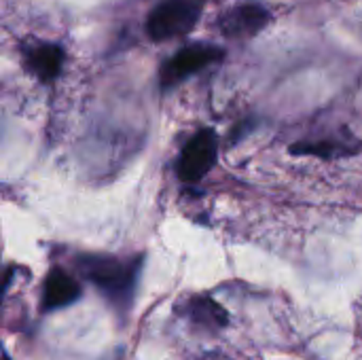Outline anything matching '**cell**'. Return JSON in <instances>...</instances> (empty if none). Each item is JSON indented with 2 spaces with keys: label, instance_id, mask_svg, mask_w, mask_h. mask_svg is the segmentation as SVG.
Listing matches in <instances>:
<instances>
[{
  "label": "cell",
  "instance_id": "1",
  "mask_svg": "<svg viewBox=\"0 0 362 360\" xmlns=\"http://www.w3.org/2000/svg\"><path fill=\"white\" fill-rule=\"evenodd\" d=\"M76 267L81 276L100 289L110 301L127 306L136 289L140 259L123 261L108 255H81L76 257Z\"/></svg>",
  "mask_w": 362,
  "mask_h": 360
},
{
  "label": "cell",
  "instance_id": "2",
  "mask_svg": "<svg viewBox=\"0 0 362 360\" xmlns=\"http://www.w3.org/2000/svg\"><path fill=\"white\" fill-rule=\"evenodd\" d=\"M206 4H208V0H163V2H159L146 19V34L157 42L187 36L197 25Z\"/></svg>",
  "mask_w": 362,
  "mask_h": 360
},
{
  "label": "cell",
  "instance_id": "3",
  "mask_svg": "<svg viewBox=\"0 0 362 360\" xmlns=\"http://www.w3.org/2000/svg\"><path fill=\"white\" fill-rule=\"evenodd\" d=\"M225 57V49L212 42H193L182 47L176 55L163 62L159 72L161 87H174L189 79L191 74L204 70L206 66Z\"/></svg>",
  "mask_w": 362,
  "mask_h": 360
},
{
  "label": "cell",
  "instance_id": "4",
  "mask_svg": "<svg viewBox=\"0 0 362 360\" xmlns=\"http://www.w3.org/2000/svg\"><path fill=\"white\" fill-rule=\"evenodd\" d=\"M218 153V138L216 132L210 127L199 129L185 146L176 163L178 178L182 182H199L216 163Z\"/></svg>",
  "mask_w": 362,
  "mask_h": 360
},
{
  "label": "cell",
  "instance_id": "5",
  "mask_svg": "<svg viewBox=\"0 0 362 360\" xmlns=\"http://www.w3.org/2000/svg\"><path fill=\"white\" fill-rule=\"evenodd\" d=\"M269 19L272 15L265 4L257 0H242L221 17L218 28L227 38H250L259 34Z\"/></svg>",
  "mask_w": 362,
  "mask_h": 360
},
{
  "label": "cell",
  "instance_id": "6",
  "mask_svg": "<svg viewBox=\"0 0 362 360\" xmlns=\"http://www.w3.org/2000/svg\"><path fill=\"white\" fill-rule=\"evenodd\" d=\"M66 62V53L55 42L32 40L23 47V66L40 81L51 83L59 76Z\"/></svg>",
  "mask_w": 362,
  "mask_h": 360
},
{
  "label": "cell",
  "instance_id": "7",
  "mask_svg": "<svg viewBox=\"0 0 362 360\" xmlns=\"http://www.w3.org/2000/svg\"><path fill=\"white\" fill-rule=\"evenodd\" d=\"M78 297H81V284L70 274H66L59 267H53L47 274L42 286V308L47 312L68 308L74 301H78Z\"/></svg>",
  "mask_w": 362,
  "mask_h": 360
},
{
  "label": "cell",
  "instance_id": "8",
  "mask_svg": "<svg viewBox=\"0 0 362 360\" xmlns=\"http://www.w3.org/2000/svg\"><path fill=\"white\" fill-rule=\"evenodd\" d=\"M185 316L199 329L221 331L229 325L227 310L208 295H195L185 301Z\"/></svg>",
  "mask_w": 362,
  "mask_h": 360
},
{
  "label": "cell",
  "instance_id": "9",
  "mask_svg": "<svg viewBox=\"0 0 362 360\" xmlns=\"http://www.w3.org/2000/svg\"><path fill=\"white\" fill-rule=\"evenodd\" d=\"M293 153L297 155H318V157H337V155H348L350 146L341 144L337 140H322V142H301L291 146Z\"/></svg>",
  "mask_w": 362,
  "mask_h": 360
},
{
  "label": "cell",
  "instance_id": "10",
  "mask_svg": "<svg viewBox=\"0 0 362 360\" xmlns=\"http://www.w3.org/2000/svg\"><path fill=\"white\" fill-rule=\"evenodd\" d=\"M11 278H13V269H8V272L4 274V278L0 280V303H2L4 291H6V289H8V284H11Z\"/></svg>",
  "mask_w": 362,
  "mask_h": 360
},
{
  "label": "cell",
  "instance_id": "11",
  "mask_svg": "<svg viewBox=\"0 0 362 360\" xmlns=\"http://www.w3.org/2000/svg\"><path fill=\"white\" fill-rule=\"evenodd\" d=\"M0 360H6V359H4V356H2V354H0Z\"/></svg>",
  "mask_w": 362,
  "mask_h": 360
}]
</instances>
